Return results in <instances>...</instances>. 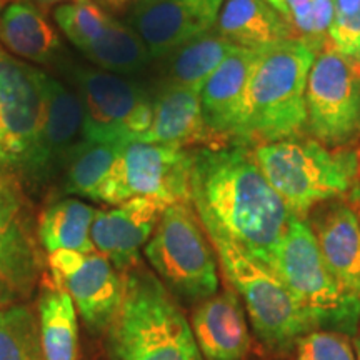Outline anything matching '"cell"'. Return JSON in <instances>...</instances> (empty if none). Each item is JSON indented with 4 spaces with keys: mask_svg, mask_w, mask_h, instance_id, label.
<instances>
[{
    "mask_svg": "<svg viewBox=\"0 0 360 360\" xmlns=\"http://www.w3.org/2000/svg\"><path fill=\"white\" fill-rule=\"evenodd\" d=\"M192 205L210 240L272 262L292 212L247 146L192 148Z\"/></svg>",
    "mask_w": 360,
    "mask_h": 360,
    "instance_id": "obj_1",
    "label": "cell"
},
{
    "mask_svg": "<svg viewBox=\"0 0 360 360\" xmlns=\"http://www.w3.org/2000/svg\"><path fill=\"white\" fill-rule=\"evenodd\" d=\"M315 56L299 39L260 49L247 82L236 146L302 137L307 129L305 92Z\"/></svg>",
    "mask_w": 360,
    "mask_h": 360,
    "instance_id": "obj_2",
    "label": "cell"
},
{
    "mask_svg": "<svg viewBox=\"0 0 360 360\" xmlns=\"http://www.w3.org/2000/svg\"><path fill=\"white\" fill-rule=\"evenodd\" d=\"M124 276V297L112 326L119 360H204L191 322L154 272L135 265Z\"/></svg>",
    "mask_w": 360,
    "mask_h": 360,
    "instance_id": "obj_3",
    "label": "cell"
},
{
    "mask_svg": "<svg viewBox=\"0 0 360 360\" xmlns=\"http://www.w3.org/2000/svg\"><path fill=\"white\" fill-rule=\"evenodd\" d=\"M250 148L270 186L299 217L340 199L360 182V150L355 148H330L304 135Z\"/></svg>",
    "mask_w": 360,
    "mask_h": 360,
    "instance_id": "obj_4",
    "label": "cell"
},
{
    "mask_svg": "<svg viewBox=\"0 0 360 360\" xmlns=\"http://www.w3.org/2000/svg\"><path fill=\"white\" fill-rule=\"evenodd\" d=\"M270 269L285 283L312 327L352 334L360 321V300L342 289L323 262L305 217L290 215Z\"/></svg>",
    "mask_w": 360,
    "mask_h": 360,
    "instance_id": "obj_5",
    "label": "cell"
},
{
    "mask_svg": "<svg viewBox=\"0 0 360 360\" xmlns=\"http://www.w3.org/2000/svg\"><path fill=\"white\" fill-rule=\"evenodd\" d=\"M143 254L167 290L184 302L200 304L219 292V259L192 202L162 212Z\"/></svg>",
    "mask_w": 360,
    "mask_h": 360,
    "instance_id": "obj_6",
    "label": "cell"
},
{
    "mask_svg": "<svg viewBox=\"0 0 360 360\" xmlns=\"http://www.w3.org/2000/svg\"><path fill=\"white\" fill-rule=\"evenodd\" d=\"M210 242L229 285L244 304L255 334L267 347L287 352L300 337L315 330L285 283L269 265L225 240Z\"/></svg>",
    "mask_w": 360,
    "mask_h": 360,
    "instance_id": "obj_7",
    "label": "cell"
},
{
    "mask_svg": "<svg viewBox=\"0 0 360 360\" xmlns=\"http://www.w3.org/2000/svg\"><path fill=\"white\" fill-rule=\"evenodd\" d=\"M192 148L129 141L120 148L96 202L120 205L134 197L154 199L165 207L192 202Z\"/></svg>",
    "mask_w": 360,
    "mask_h": 360,
    "instance_id": "obj_8",
    "label": "cell"
},
{
    "mask_svg": "<svg viewBox=\"0 0 360 360\" xmlns=\"http://www.w3.org/2000/svg\"><path fill=\"white\" fill-rule=\"evenodd\" d=\"M305 103L315 141L342 148L360 139V60L327 44L310 69Z\"/></svg>",
    "mask_w": 360,
    "mask_h": 360,
    "instance_id": "obj_9",
    "label": "cell"
},
{
    "mask_svg": "<svg viewBox=\"0 0 360 360\" xmlns=\"http://www.w3.org/2000/svg\"><path fill=\"white\" fill-rule=\"evenodd\" d=\"M45 75L0 47V177L15 184L42 129Z\"/></svg>",
    "mask_w": 360,
    "mask_h": 360,
    "instance_id": "obj_10",
    "label": "cell"
},
{
    "mask_svg": "<svg viewBox=\"0 0 360 360\" xmlns=\"http://www.w3.org/2000/svg\"><path fill=\"white\" fill-rule=\"evenodd\" d=\"M74 79L82 103L85 141H139L150 129L154 98L142 85L97 67H80Z\"/></svg>",
    "mask_w": 360,
    "mask_h": 360,
    "instance_id": "obj_11",
    "label": "cell"
},
{
    "mask_svg": "<svg viewBox=\"0 0 360 360\" xmlns=\"http://www.w3.org/2000/svg\"><path fill=\"white\" fill-rule=\"evenodd\" d=\"M52 283L64 290L89 327L112 328L124 297V276L98 252L49 254Z\"/></svg>",
    "mask_w": 360,
    "mask_h": 360,
    "instance_id": "obj_12",
    "label": "cell"
},
{
    "mask_svg": "<svg viewBox=\"0 0 360 360\" xmlns=\"http://www.w3.org/2000/svg\"><path fill=\"white\" fill-rule=\"evenodd\" d=\"M84 112L77 92L45 75V115L37 143L27 162L19 186L40 188L64 172L82 142Z\"/></svg>",
    "mask_w": 360,
    "mask_h": 360,
    "instance_id": "obj_13",
    "label": "cell"
},
{
    "mask_svg": "<svg viewBox=\"0 0 360 360\" xmlns=\"http://www.w3.org/2000/svg\"><path fill=\"white\" fill-rule=\"evenodd\" d=\"M224 0H137L129 25L146 44L152 58L212 32Z\"/></svg>",
    "mask_w": 360,
    "mask_h": 360,
    "instance_id": "obj_14",
    "label": "cell"
},
{
    "mask_svg": "<svg viewBox=\"0 0 360 360\" xmlns=\"http://www.w3.org/2000/svg\"><path fill=\"white\" fill-rule=\"evenodd\" d=\"M40 262L25 219L19 184L0 177V304L34 289Z\"/></svg>",
    "mask_w": 360,
    "mask_h": 360,
    "instance_id": "obj_15",
    "label": "cell"
},
{
    "mask_svg": "<svg viewBox=\"0 0 360 360\" xmlns=\"http://www.w3.org/2000/svg\"><path fill=\"white\" fill-rule=\"evenodd\" d=\"M164 204L147 197H134L114 209L97 210L90 238L98 254L110 260L120 274L141 264V250L150 240Z\"/></svg>",
    "mask_w": 360,
    "mask_h": 360,
    "instance_id": "obj_16",
    "label": "cell"
},
{
    "mask_svg": "<svg viewBox=\"0 0 360 360\" xmlns=\"http://www.w3.org/2000/svg\"><path fill=\"white\" fill-rule=\"evenodd\" d=\"M305 219L332 276L360 300V217L352 202L342 197L323 202Z\"/></svg>",
    "mask_w": 360,
    "mask_h": 360,
    "instance_id": "obj_17",
    "label": "cell"
},
{
    "mask_svg": "<svg viewBox=\"0 0 360 360\" xmlns=\"http://www.w3.org/2000/svg\"><path fill=\"white\" fill-rule=\"evenodd\" d=\"M139 141L182 148L229 146L207 125L199 90L167 84L154 98L150 129Z\"/></svg>",
    "mask_w": 360,
    "mask_h": 360,
    "instance_id": "obj_18",
    "label": "cell"
},
{
    "mask_svg": "<svg viewBox=\"0 0 360 360\" xmlns=\"http://www.w3.org/2000/svg\"><path fill=\"white\" fill-rule=\"evenodd\" d=\"M191 328L204 360H245L250 350L244 309L231 287L197 304Z\"/></svg>",
    "mask_w": 360,
    "mask_h": 360,
    "instance_id": "obj_19",
    "label": "cell"
},
{
    "mask_svg": "<svg viewBox=\"0 0 360 360\" xmlns=\"http://www.w3.org/2000/svg\"><path fill=\"white\" fill-rule=\"evenodd\" d=\"M259 52L260 49L237 47L200 90L202 112L207 125L229 146H236L247 82Z\"/></svg>",
    "mask_w": 360,
    "mask_h": 360,
    "instance_id": "obj_20",
    "label": "cell"
},
{
    "mask_svg": "<svg viewBox=\"0 0 360 360\" xmlns=\"http://www.w3.org/2000/svg\"><path fill=\"white\" fill-rule=\"evenodd\" d=\"M4 51L32 64H52L62 52L57 30L32 0H15L0 13Z\"/></svg>",
    "mask_w": 360,
    "mask_h": 360,
    "instance_id": "obj_21",
    "label": "cell"
},
{
    "mask_svg": "<svg viewBox=\"0 0 360 360\" xmlns=\"http://www.w3.org/2000/svg\"><path fill=\"white\" fill-rule=\"evenodd\" d=\"M214 30L244 49H264L295 39L285 17L265 0H224Z\"/></svg>",
    "mask_w": 360,
    "mask_h": 360,
    "instance_id": "obj_22",
    "label": "cell"
},
{
    "mask_svg": "<svg viewBox=\"0 0 360 360\" xmlns=\"http://www.w3.org/2000/svg\"><path fill=\"white\" fill-rule=\"evenodd\" d=\"M97 209L80 199H58L49 204L39 217L37 236L47 254L72 250L90 254L96 247L90 238Z\"/></svg>",
    "mask_w": 360,
    "mask_h": 360,
    "instance_id": "obj_23",
    "label": "cell"
},
{
    "mask_svg": "<svg viewBox=\"0 0 360 360\" xmlns=\"http://www.w3.org/2000/svg\"><path fill=\"white\" fill-rule=\"evenodd\" d=\"M237 45L212 32L193 39L170 52L165 64V84L202 90L219 65L236 51Z\"/></svg>",
    "mask_w": 360,
    "mask_h": 360,
    "instance_id": "obj_24",
    "label": "cell"
},
{
    "mask_svg": "<svg viewBox=\"0 0 360 360\" xmlns=\"http://www.w3.org/2000/svg\"><path fill=\"white\" fill-rule=\"evenodd\" d=\"M39 326L45 360H79L77 314L69 294L53 283L42 287Z\"/></svg>",
    "mask_w": 360,
    "mask_h": 360,
    "instance_id": "obj_25",
    "label": "cell"
},
{
    "mask_svg": "<svg viewBox=\"0 0 360 360\" xmlns=\"http://www.w3.org/2000/svg\"><path fill=\"white\" fill-rule=\"evenodd\" d=\"M97 69L127 75L146 69L152 56L129 24L112 17L101 37L82 52Z\"/></svg>",
    "mask_w": 360,
    "mask_h": 360,
    "instance_id": "obj_26",
    "label": "cell"
},
{
    "mask_svg": "<svg viewBox=\"0 0 360 360\" xmlns=\"http://www.w3.org/2000/svg\"><path fill=\"white\" fill-rule=\"evenodd\" d=\"M124 143L82 139L64 170L62 191L70 195L96 200L98 188L109 175Z\"/></svg>",
    "mask_w": 360,
    "mask_h": 360,
    "instance_id": "obj_27",
    "label": "cell"
},
{
    "mask_svg": "<svg viewBox=\"0 0 360 360\" xmlns=\"http://www.w3.org/2000/svg\"><path fill=\"white\" fill-rule=\"evenodd\" d=\"M0 360H45L39 321L24 305L0 310Z\"/></svg>",
    "mask_w": 360,
    "mask_h": 360,
    "instance_id": "obj_28",
    "label": "cell"
},
{
    "mask_svg": "<svg viewBox=\"0 0 360 360\" xmlns=\"http://www.w3.org/2000/svg\"><path fill=\"white\" fill-rule=\"evenodd\" d=\"M53 19L67 40L84 52L105 32L112 15L96 0H70L56 7Z\"/></svg>",
    "mask_w": 360,
    "mask_h": 360,
    "instance_id": "obj_29",
    "label": "cell"
},
{
    "mask_svg": "<svg viewBox=\"0 0 360 360\" xmlns=\"http://www.w3.org/2000/svg\"><path fill=\"white\" fill-rule=\"evenodd\" d=\"M292 350V360H357L347 335L322 328L300 337Z\"/></svg>",
    "mask_w": 360,
    "mask_h": 360,
    "instance_id": "obj_30",
    "label": "cell"
},
{
    "mask_svg": "<svg viewBox=\"0 0 360 360\" xmlns=\"http://www.w3.org/2000/svg\"><path fill=\"white\" fill-rule=\"evenodd\" d=\"M328 44L342 56L360 60V11L347 19H334Z\"/></svg>",
    "mask_w": 360,
    "mask_h": 360,
    "instance_id": "obj_31",
    "label": "cell"
},
{
    "mask_svg": "<svg viewBox=\"0 0 360 360\" xmlns=\"http://www.w3.org/2000/svg\"><path fill=\"white\" fill-rule=\"evenodd\" d=\"M283 4H285L287 20L295 39L304 40L314 51L312 0H283Z\"/></svg>",
    "mask_w": 360,
    "mask_h": 360,
    "instance_id": "obj_32",
    "label": "cell"
},
{
    "mask_svg": "<svg viewBox=\"0 0 360 360\" xmlns=\"http://www.w3.org/2000/svg\"><path fill=\"white\" fill-rule=\"evenodd\" d=\"M334 19H347L360 11V0H334Z\"/></svg>",
    "mask_w": 360,
    "mask_h": 360,
    "instance_id": "obj_33",
    "label": "cell"
},
{
    "mask_svg": "<svg viewBox=\"0 0 360 360\" xmlns=\"http://www.w3.org/2000/svg\"><path fill=\"white\" fill-rule=\"evenodd\" d=\"M349 200L352 202V205L355 207V210H357L359 217H360V182L352 188V191H350Z\"/></svg>",
    "mask_w": 360,
    "mask_h": 360,
    "instance_id": "obj_34",
    "label": "cell"
},
{
    "mask_svg": "<svg viewBox=\"0 0 360 360\" xmlns=\"http://www.w3.org/2000/svg\"><path fill=\"white\" fill-rule=\"evenodd\" d=\"M98 2L102 4V6H107L110 7L112 11H119V8H124L130 0H98Z\"/></svg>",
    "mask_w": 360,
    "mask_h": 360,
    "instance_id": "obj_35",
    "label": "cell"
},
{
    "mask_svg": "<svg viewBox=\"0 0 360 360\" xmlns=\"http://www.w3.org/2000/svg\"><path fill=\"white\" fill-rule=\"evenodd\" d=\"M34 4H37V6H42V7H53V6H62V4L65 2H70V0H32Z\"/></svg>",
    "mask_w": 360,
    "mask_h": 360,
    "instance_id": "obj_36",
    "label": "cell"
},
{
    "mask_svg": "<svg viewBox=\"0 0 360 360\" xmlns=\"http://www.w3.org/2000/svg\"><path fill=\"white\" fill-rule=\"evenodd\" d=\"M265 2H269L270 6L276 8L277 12H281L282 15L287 19V11H285V4H283V0H265ZM287 22H289V20H287Z\"/></svg>",
    "mask_w": 360,
    "mask_h": 360,
    "instance_id": "obj_37",
    "label": "cell"
},
{
    "mask_svg": "<svg viewBox=\"0 0 360 360\" xmlns=\"http://www.w3.org/2000/svg\"><path fill=\"white\" fill-rule=\"evenodd\" d=\"M355 357L360 360V335L355 339Z\"/></svg>",
    "mask_w": 360,
    "mask_h": 360,
    "instance_id": "obj_38",
    "label": "cell"
},
{
    "mask_svg": "<svg viewBox=\"0 0 360 360\" xmlns=\"http://www.w3.org/2000/svg\"><path fill=\"white\" fill-rule=\"evenodd\" d=\"M4 11V0H0V13Z\"/></svg>",
    "mask_w": 360,
    "mask_h": 360,
    "instance_id": "obj_39",
    "label": "cell"
}]
</instances>
